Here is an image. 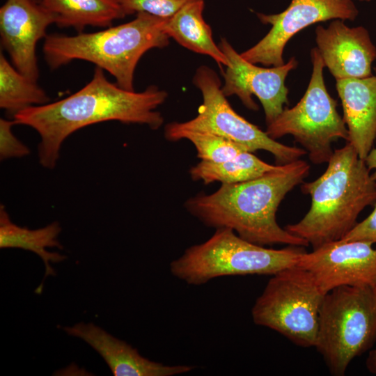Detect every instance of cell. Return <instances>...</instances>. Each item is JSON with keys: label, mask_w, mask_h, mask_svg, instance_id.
<instances>
[{"label": "cell", "mask_w": 376, "mask_h": 376, "mask_svg": "<svg viewBox=\"0 0 376 376\" xmlns=\"http://www.w3.org/2000/svg\"><path fill=\"white\" fill-rule=\"evenodd\" d=\"M167 93L156 86L135 92L110 82L104 70L96 67L91 81L62 100L28 107L13 116L16 125L29 126L40 136V164L52 169L64 141L76 131L95 123L116 120L148 125L157 130L164 118L156 109Z\"/></svg>", "instance_id": "cell-1"}, {"label": "cell", "mask_w": 376, "mask_h": 376, "mask_svg": "<svg viewBox=\"0 0 376 376\" xmlns=\"http://www.w3.org/2000/svg\"><path fill=\"white\" fill-rule=\"evenodd\" d=\"M309 171V164L299 159L255 179L221 184L212 194L189 198L185 206L205 225L230 228L258 245L308 246L305 240L278 224L276 214L286 194L304 182Z\"/></svg>", "instance_id": "cell-2"}, {"label": "cell", "mask_w": 376, "mask_h": 376, "mask_svg": "<svg viewBox=\"0 0 376 376\" xmlns=\"http://www.w3.org/2000/svg\"><path fill=\"white\" fill-rule=\"evenodd\" d=\"M327 163L318 178L301 186L311 198L308 212L285 228L313 249L341 240L357 224L363 210L376 203V181L350 143L334 150Z\"/></svg>", "instance_id": "cell-3"}, {"label": "cell", "mask_w": 376, "mask_h": 376, "mask_svg": "<svg viewBox=\"0 0 376 376\" xmlns=\"http://www.w3.org/2000/svg\"><path fill=\"white\" fill-rule=\"evenodd\" d=\"M166 19L139 13L132 21L96 32L47 35L42 48L45 61L52 70L74 60L92 63L109 72L120 87L134 91V71L142 56L169 43L163 30Z\"/></svg>", "instance_id": "cell-4"}, {"label": "cell", "mask_w": 376, "mask_h": 376, "mask_svg": "<svg viewBox=\"0 0 376 376\" xmlns=\"http://www.w3.org/2000/svg\"><path fill=\"white\" fill-rule=\"evenodd\" d=\"M303 247L265 248L242 238L230 228H219L208 240L189 247L173 260L170 271L193 285L226 276H272L296 265L306 252Z\"/></svg>", "instance_id": "cell-5"}, {"label": "cell", "mask_w": 376, "mask_h": 376, "mask_svg": "<svg viewBox=\"0 0 376 376\" xmlns=\"http://www.w3.org/2000/svg\"><path fill=\"white\" fill-rule=\"evenodd\" d=\"M376 340V286L343 285L324 295L315 347L331 375L343 376Z\"/></svg>", "instance_id": "cell-6"}, {"label": "cell", "mask_w": 376, "mask_h": 376, "mask_svg": "<svg viewBox=\"0 0 376 376\" xmlns=\"http://www.w3.org/2000/svg\"><path fill=\"white\" fill-rule=\"evenodd\" d=\"M326 293L306 270L294 265L272 275L252 309L253 322L276 331L294 344L315 347Z\"/></svg>", "instance_id": "cell-7"}, {"label": "cell", "mask_w": 376, "mask_h": 376, "mask_svg": "<svg viewBox=\"0 0 376 376\" xmlns=\"http://www.w3.org/2000/svg\"><path fill=\"white\" fill-rule=\"evenodd\" d=\"M313 70L308 88L293 107L284 109L267 125L266 133L276 140L292 135L315 164L327 163L333 155L331 143L338 139L348 141V130L338 114L336 101L327 91L323 61L317 47L311 50Z\"/></svg>", "instance_id": "cell-8"}, {"label": "cell", "mask_w": 376, "mask_h": 376, "mask_svg": "<svg viewBox=\"0 0 376 376\" xmlns=\"http://www.w3.org/2000/svg\"><path fill=\"white\" fill-rule=\"evenodd\" d=\"M193 83L201 92L202 104L194 118L173 122L177 127L217 134L251 152L267 151L274 155L278 165L289 164L307 154L304 148L285 145L272 139L266 132L239 115L229 104L222 92L219 77L210 68L200 66Z\"/></svg>", "instance_id": "cell-9"}, {"label": "cell", "mask_w": 376, "mask_h": 376, "mask_svg": "<svg viewBox=\"0 0 376 376\" xmlns=\"http://www.w3.org/2000/svg\"><path fill=\"white\" fill-rule=\"evenodd\" d=\"M358 13L353 0H291L281 13H258L260 22L272 27L263 38L240 55L254 64L282 65L285 63V46L297 33L311 24L329 19L353 21Z\"/></svg>", "instance_id": "cell-10"}, {"label": "cell", "mask_w": 376, "mask_h": 376, "mask_svg": "<svg viewBox=\"0 0 376 376\" xmlns=\"http://www.w3.org/2000/svg\"><path fill=\"white\" fill-rule=\"evenodd\" d=\"M228 57L230 65L224 72V84L221 87L226 97L237 95L251 110L258 107L252 99L254 95L261 102L267 125L272 123L288 104V89L285 81L289 72L295 68V57L280 66L265 68L245 60L228 41L222 38L218 45Z\"/></svg>", "instance_id": "cell-11"}, {"label": "cell", "mask_w": 376, "mask_h": 376, "mask_svg": "<svg viewBox=\"0 0 376 376\" xmlns=\"http://www.w3.org/2000/svg\"><path fill=\"white\" fill-rule=\"evenodd\" d=\"M296 265L308 272L325 293L343 285L376 286V249L370 242L334 241L304 252Z\"/></svg>", "instance_id": "cell-12"}, {"label": "cell", "mask_w": 376, "mask_h": 376, "mask_svg": "<svg viewBox=\"0 0 376 376\" xmlns=\"http://www.w3.org/2000/svg\"><path fill=\"white\" fill-rule=\"evenodd\" d=\"M56 24L53 13L38 0H6L0 8V38L2 48L12 64L23 75L37 81L39 68L36 56L38 41Z\"/></svg>", "instance_id": "cell-13"}, {"label": "cell", "mask_w": 376, "mask_h": 376, "mask_svg": "<svg viewBox=\"0 0 376 376\" xmlns=\"http://www.w3.org/2000/svg\"><path fill=\"white\" fill-rule=\"evenodd\" d=\"M343 21L334 19L327 28L316 27L317 48L324 65L336 80L370 77L376 47L367 29L349 27Z\"/></svg>", "instance_id": "cell-14"}, {"label": "cell", "mask_w": 376, "mask_h": 376, "mask_svg": "<svg viewBox=\"0 0 376 376\" xmlns=\"http://www.w3.org/2000/svg\"><path fill=\"white\" fill-rule=\"evenodd\" d=\"M70 336L79 338L103 358L114 376H173L187 373L196 367L164 365L141 356L138 350L93 323L76 324L63 328Z\"/></svg>", "instance_id": "cell-15"}, {"label": "cell", "mask_w": 376, "mask_h": 376, "mask_svg": "<svg viewBox=\"0 0 376 376\" xmlns=\"http://www.w3.org/2000/svg\"><path fill=\"white\" fill-rule=\"evenodd\" d=\"M348 141L365 160L376 139V76L336 80Z\"/></svg>", "instance_id": "cell-16"}, {"label": "cell", "mask_w": 376, "mask_h": 376, "mask_svg": "<svg viewBox=\"0 0 376 376\" xmlns=\"http://www.w3.org/2000/svg\"><path fill=\"white\" fill-rule=\"evenodd\" d=\"M204 0L189 2L166 18L164 32L180 45L196 53L210 56L218 65L228 66L230 61L213 40L212 29L203 18Z\"/></svg>", "instance_id": "cell-17"}, {"label": "cell", "mask_w": 376, "mask_h": 376, "mask_svg": "<svg viewBox=\"0 0 376 376\" xmlns=\"http://www.w3.org/2000/svg\"><path fill=\"white\" fill-rule=\"evenodd\" d=\"M61 227L58 221L38 228L29 229L13 223L3 205L0 207V247L18 248L37 254L43 261L45 267V277L54 276L55 271L50 263H56L65 259V256L57 252H50L47 248H62L58 240Z\"/></svg>", "instance_id": "cell-18"}, {"label": "cell", "mask_w": 376, "mask_h": 376, "mask_svg": "<svg viewBox=\"0 0 376 376\" xmlns=\"http://www.w3.org/2000/svg\"><path fill=\"white\" fill-rule=\"evenodd\" d=\"M56 17L61 27H72L79 33L86 26H111L125 17L119 0H39Z\"/></svg>", "instance_id": "cell-19"}, {"label": "cell", "mask_w": 376, "mask_h": 376, "mask_svg": "<svg viewBox=\"0 0 376 376\" xmlns=\"http://www.w3.org/2000/svg\"><path fill=\"white\" fill-rule=\"evenodd\" d=\"M282 166L269 164L251 152L243 151L220 162L201 161L190 169L189 174L193 180H201L205 184H233L257 178L279 170Z\"/></svg>", "instance_id": "cell-20"}, {"label": "cell", "mask_w": 376, "mask_h": 376, "mask_svg": "<svg viewBox=\"0 0 376 376\" xmlns=\"http://www.w3.org/2000/svg\"><path fill=\"white\" fill-rule=\"evenodd\" d=\"M49 97L37 81L19 72L0 53V107L13 117L33 106L49 103Z\"/></svg>", "instance_id": "cell-21"}, {"label": "cell", "mask_w": 376, "mask_h": 376, "mask_svg": "<svg viewBox=\"0 0 376 376\" xmlns=\"http://www.w3.org/2000/svg\"><path fill=\"white\" fill-rule=\"evenodd\" d=\"M165 138L176 141L189 140L194 146L201 161L220 162L229 159L243 151V146L217 134L203 131L185 130L174 123H169L164 130Z\"/></svg>", "instance_id": "cell-22"}, {"label": "cell", "mask_w": 376, "mask_h": 376, "mask_svg": "<svg viewBox=\"0 0 376 376\" xmlns=\"http://www.w3.org/2000/svg\"><path fill=\"white\" fill-rule=\"evenodd\" d=\"M197 0H119L123 12L130 15L139 13L169 18L185 4Z\"/></svg>", "instance_id": "cell-23"}, {"label": "cell", "mask_w": 376, "mask_h": 376, "mask_svg": "<svg viewBox=\"0 0 376 376\" xmlns=\"http://www.w3.org/2000/svg\"><path fill=\"white\" fill-rule=\"evenodd\" d=\"M14 125H16L14 120L0 119L1 160L13 157H22L30 153L29 147L14 135L12 131Z\"/></svg>", "instance_id": "cell-24"}, {"label": "cell", "mask_w": 376, "mask_h": 376, "mask_svg": "<svg viewBox=\"0 0 376 376\" xmlns=\"http://www.w3.org/2000/svg\"><path fill=\"white\" fill-rule=\"evenodd\" d=\"M341 240L376 244V203L372 212L362 221L357 223Z\"/></svg>", "instance_id": "cell-25"}, {"label": "cell", "mask_w": 376, "mask_h": 376, "mask_svg": "<svg viewBox=\"0 0 376 376\" xmlns=\"http://www.w3.org/2000/svg\"><path fill=\"white\" fill-rule=\"evenodd\" d=\"M366 164L371 173L372 178L376 181V148H372L365 159Z\"/></svg>", "instance_id": "cell-26"}, {"label": "cell", "mask_w": 376, "mask_h": 376, "mask_svg": "<svg viewBox=\"0 0 376 376\" xmlns=\"http://www.w3.org/2000/svg\"><path fill=\"white\" fill-rule=\"evenodd\" d=\"M375 344V347L369 352L366 361V365L368 371L376 375V340Z\"/></svg>", "instance_id": "cell-27"}, {"label": "cell", "mask_w": 376, "mask_h": 376, "mask_svg": "<svg viewBox=\"0 0 376 376\" xmlns=\"http://www.w3.org/2000/svg\"><path fill=\"white\" fill-rule=\"evenodd\" d=\"M359 1H370L371 0H359Z\"/></svg>", "instance_id": "cell-28"}, {"label": "cell", "mask_w": 376, "mask_h": 376, "mask_svg": "<svg viewBox=\"0 0 376 376\" xmlns=\"http://www.w3.org/2000/svg\"><path fill=\"white\" fill-rule=\"evenodd\" d=\"M39 1V0H38Z\"/></svg>", "instance_id": "cell-29"}]
</instances>
